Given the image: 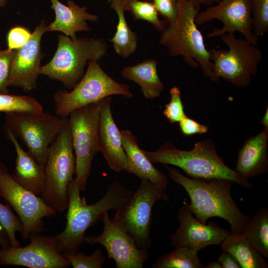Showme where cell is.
Here are the masks:
<instances>
[{"label": "cell", "instance_id": "27", "mask_svg": "<svg viewBox=\"0 0 268 268\" xmlns=\"http://www.w3.org/2000/svg\"><path fill=\"white\" fill-rule=\"evenodd\" d=\"M152 268H204L198 252L185 247H175L168 254L160 256Z\"/></svg>", "mask_w": 268, "mask_h": 268}, {"label": "cell", "instance_id": "24", "mask_svg": "<svg viewBox=\"0 0 268 268\" xmlns=\"http://www.w3.org/2000/svg\"><path fill=\"white\" fill-rule=\"evenodd\" d=\"M222 250L231 254L241 268H268L264 257L252 246L244 233L230 232L220 245Z\"/></svg>", "mask_w": 268, "mask_h": 268}, {"label": "cell", "instance_id": "26", "mask_svg": "<svg viewBox=\"0 0 268 268\" xmlns=\"http://www.w3.org/2000/svg\"><path fill=\"white\" fill-rule=\"evenodd\" d=\"M244 234L252 246L263 257L268 258V209L261 207L250 219Z\"/></svg>", "mask_w": 268, "mask_h": 268}, {"label": "cell", "instance_id": "43", "mask_svg": "<svg viewBox=\"0 0 268 268\" xmlns=\"http://www.w3.org/2000/svg\"><path fill=\"white\" fill-rule=\"evenodd\" d=\"M6 0H0V7H1L5 4Z\"/></svg>", "mask_w": 268, "mask_h": 268}, {"label": "cell", "instance_id": "6", "mask_svg": "<svg viewBox=\"0 0 268 268\" xmlns=\"http://www.w3.org/2000/svg\"><path fill=\"white\" fill-rule=\"evenodd\" d=\"M45 170V187L40 197L57 213H64L68 204V186L75 171L68 120L48 149Z\"/></svg>", "mask_w": 268, "mask_h": 268}, {"label": "cell", "instance_id": "31", "mask_svg": "<svg viewBox=\"0 0 268 268\" xmlns=\"http://www.w3.org/2000/svg\"><path fill=\"white\" fill-rule=\"evenodd\" d=\"M73 268H101L106 258L100 248L86 255L79 251L75 254H63Z\"/></svg>", "mask_w": 268, "mask_h": 268}, {"label": "cell", "instance_id": "5", "mask_svg": "<svg viewBox=\"0 0 268 268\" xmlns=\"http://www.w3.org/2000/svg\"><path fill=\"white\" fill-rule=\"evenodd\" d=\"M107 52V44L103 39L85 37L73 40L59 35L55 55L49 63L41 67L40 74L60 81L67 88L72 89L84 75L87 63L98 61Z\"/></svg>", "mask_w": 268, "mask_h": 268}, {"label": "cell", "instance_id": "38", "mask_svg": "<svg viewBox=\"0 0 268 268\" xmlns=\"http://www.w3.org/2000/svg\"><path fill=\"white\" fill-rule=\"evenodd\" d=\"M218 262L220 264L221 268H241L237 260L226 251H223L218 258Z\"/></svg>", "mask_w": 268, "mask_h": 268}, {"label": "cell", "instance_id": "21", "mask_svg": "<svg viewBox=\"0 0 268 268\" xmlns=\"http://www.w3.org/2000/svg\"><path fill=\"white\" fill-rule=\"evenodd\" d=\"M50 0L55 19L47 26V31H60L73 40L76 38V32L90 30L87 21L99 19L96 15L88 13L86 6H79L72 0H68L67 5L59 0Z\"/></svg>", "mask_w": 268, "mask_h": 268}, {"label": "cell", "instance_id": "1", "mask_svg": "<svg viewBox=\"0 0 268 268\" xmlns=\"http://www.w3.org/2000/svg\"><path fill=\"white\" fill-rule=\"evenodd\" d=\"M165 167L168 177L188 193V206L200 221L205 224L209 218L218 217L230 224L231 233H244L250 217L242 212L232 197L234 182L220 178H188L175 168L168 165Z\"/></svg>", "mask_w": 268, "mask_h": 268}, {"label": "cell", "instance_id": "39", "mask_svg": "<svg viewBox=\"0 0 268 268\" xmlns=\"http://www.w3.org/2000/svg\"><path fill=\"white\" fill-rule=\"evenodd\" d=\"M0 245L1 247L10 246L8 234L0 222Z\"/></svg>", "mask_w": 268, "mask_h": 268}, {"label": "cell", "instance_id": "40", "mask_svg": "<svg viewBox=\"0 0 268 268\" xmlns=\"http://www.w3.org/2000/svg\"><path fill=\"white\" fill-rule=\"evenodd\" d=\"M195 7L199 10L201 5H213L214 3H218L220 0H191Z\"/></svg>", "mask_w": 268, "mask_h": 268}, {"label": "cell", "instance_id": "8", "mask_svg": "<svg viewBox=\"0 0 268 268\" xmlns=\"http://www.w3.org/2000/svg\"><path fill=\"white\" fill-rule=\"evenodd\" d=\"M220 37L228 49L209 50L213 65L211 81L222 78L237 87L248 86L263 59L261 50L245 38H237L234 33H225Z\"/></svg>", "mask_w": 268, "mask_h": 268}, {"label": "cell", "instance_id": "9", "mask_svg": "<svg viewBox=\"0 0 268 268\" xmlns=\"http://www.w3.org/2000/svg\"><path fill=\"white\" fill-rule=\"evenodd\" d=\"M159 201H169L167 186L141 179L138 189L116 211L113 218L133 238L140 249L147 251L151 246L152 209Z\"/></svg>", "mask_w": 268, "mask_h": 268}, {"label": "cell", "instance_id": "30", "mask_svg": "<svg viewBox=\"0 0 268 268\" xmlns=\"http://www.w3.org/2000/svg\"><path fill=\"white\" fill-rule=\"evenodd\" d=\"M0 222L8 234L10 246H20L15 234L16 232L22 234L23 231L22 223L18 215L14 213L10 206L7 203L3 204L0 200Z\"/></svg>", "mask_w": 268, "mask_h": 268}, {"label": "cell", "instance_id": "29", "mask_svg": "<svg viewBox=\"0 0 268 268\" xmlns=\"http://www.w3.org/2000/svg\"><path fill=\"white\" fill-rule=\"evenodd\" d=\"M43 111L41 104L33 97L9 93L0 94V112L39 113Z\"/></svg>", "mask_w": 268, "mask_h": 268}, {"label": "cell", "instance_id": "14", "mask_svg": "<svg viewBox=\"0 0 268 268\" xmlns=\"http://www.w3.org/2000/svg\"><path fill=\"white\" fill-rule=\"evenodd\" d=\"M29 239L30 243L24 247H1L0 266L30 268H67L70 266L56 247L52 236L33 233Z\"/></svg>", "mask_w": 268, "mask_h": 268}, {"label": "cell", "instance_id": "18", "mask_svg": "<svg viewBox=\"0 0 268 268\" xmlns=\"http://www.w3.org/2000/svg\"><path fill=\"white\" fill-rule=\"evenodd\" d=\"M112 97L101 100L98 124L99 152L102 153L110 167L115 172H128V162L122 146L120 131L113 117Z\"/></svg>", "mask_w": 268, "mask_h": 268}, {"label": "cell", "instance_id": "23", "mask_svg": "<svg viewBox=\"0 0 268 268\" xmlns=\"http://www.w3.org/2000/svg\"><path fill=\"white\" fill-rule=\"evenodd\" d=\"M157 66L156 60L147 59L136 65L124 67L121 70V75L124 79L137 84L146 99H153L159 97L165 89Z\"/></svg>", "mask_w": 268, "mask_h": 268}, {"label": "cell", "instance_id": "42", "mask_svg": "<svg viewBox=\"0 0 268 268\" xmlns=\"http://www.w3.org/2000/svg\"><path fill=\"white\" fill-rule=\"evenodd\" d=\"M204 268H221L220 264L218 261H210L206 265H204Z\"/></svg>", "mask_w": 268, "mask_h": 268}, {"label": "cell", "instance_id": "3", "mask_svg": "<svg viewBox=\"0 0 268 268\" xmlns=\"http://www.w3.org/2000/svg\"><path fill=\"white\" fill-rule=\"evenodd\" d=\"M144 152L152 163L177 166L190 178L225 179L249 189L254 188L248 180L225 164L210 138L196 142L190 150L180 149L171 142H166L155 151Z\"/></svg>", "mask_w": 268, "mask_h": 268}, {"label": "cell", "instance_id": "12", "mask_svg": "<svg viewBox=\"0 0 268 268\" xmlns=\"http://www.w3.org/2000/svg\"><path fill=\"white\" fill-rule=\"evenodd\" d=\"M15 211L23 227L21 237L29 238L33 233L45 229L43 219L54 216L57 212L46 204L40 197L24 188L12 178L6 166L0 161V198Z\"/></svg>", "mask_w": 268, "mask_h": 268}, {"label": "cell", "instance_id": "35", "mask_svg": "<svg viewBox=\"0 0 268 268\" xmlns=\"http://www.w3.org/2000/svg\"><path fill=\"white\" fill-rule=\"evenodd\" d=\"M32 33L22 26H15L11 28L7 36L8 49L15 50L24 45L30 38Z\"/></svg>", "mask_w": 268, "mask_h": 268}, {"label": "cell", "instance_id": "22", "mask_svg": "<svg viewBox=\"0 0 268 268\" xmlns=\"http://www.w3.org/2000/svg\"><path fill=\"white\" fill-rule=\"evenodd\" d=\"M122 146L128 162V172L140 179H146L152 183L167 186L168 177L156 169L138 145L135 136L129 130L120 131Z\"/></svg>", "mask_w": 268, "mask_h": 268}, {"label": "cell", "instance_id": "25", "mask_svg": "<svg viewBox=\"0 0 268 268\" xmlns=\"http://www.w3.org/2000/svg\"><path fill=\"white\" fill-rule=\"evenodd\" d=\"M110 7L118 17L116 31L110 40L116 54L127 58L134 54L137 46V36L129 26L125 16L127 0H110Z\"/></svg>", "mask_w": 268, "mask_h": 268}, {"label": "cell", "instance_id": "34", "mask_svg": "<svg viewBox=\"0 0 268 268\" xmlns=\"http://www.w3.org/2000/svg\"><path fill=\"white\" fill-rule=\"evenodd\" d=\"M14 50L0 47V94L8 93L10 68Z\"/></svg>", "mask_w": 268, "mask_h": 268}, {"label": "cell", "instance_id": "11", "mask_svg": "<svg viewBox=\"0 0 268 268\" xmlns=\"http://www.w3.org/2000/svg\"><path fill=\"white\" fill-rule=\"evenodd\" d=\"M100 102L77 109L69 115L72 147L75 157L74 180L85 191L93 159L99 152L98 124Z\"/></svg>", "mask_w": 268, "mask_h": 268}, {"label": "cell", "instance_id": "4", "mask_svg": "<svg viewBox=\"0 0 268 268\" xmlns=\"http://www.w3.org/2000/svg\"><path fill=\"white\" fill-rule=\"evenodd\" d=\"M198 12L191 0H178L177 17L161 32L159 42L171 56H181L191 68L200 67L203 74L211 80L213 65L209 50L195 21Z\"/></svg>", "mask_w": 268, "mask_h": 268}, {"label": "cell", "instance_id": "10", "mask_svg": "<svg viewBox=\"0 0 268 268\" xmlns=\"http://www.w3.org/2000/svg\"><path fill=\"white\" fill-rule=\"evenodd\" d=\"M68 120L49 112L5 113L4 129L19 138L28 152L45 164L48 149Z\"/></svg>", "mask_w": 268, "mask_h": 268}, {"label": "cell", "instance_id": "15", "mask_svg": "<svg viewBox=\"0 0 268 268\" xmlns=\"http://www.w3.org/2000/svg\"><path fill=\"white\" fill-rule=\"evenodd\" d=\"M102 221L103 230L98 236L85 237L90 245L100 244L106 249L107 257L113 260L117 268H142L148 259L147 251L139 249L133 238L106 212Z\"/></svg>", "mask_w": 268, "mask_h": 268}, {"label": "cell", "instance_id": "17", "mask_svg": "<svg viewBox=\"0 0 268 268\" xmlns=\"http://www.w3.org/2000/svg\"><path fill=\"white\" fill-rule=\"evenodd\" d=\"M177 217L179 226L169 237L170 244L174 248L185 247L198 252L209 245L220 246L230 233L214 221L207 224L200 221L194 217L187 203L180 208Z\"/></svg>", "mask_w": 268, "mask_h": 268}, {"label": "cell", "instance_id": "37", "mask_svg": "<svg viewBox=\"0 0 268 268\" xmlns=\"http://www.w3.org/2000/svg\"><path fill=\"white\" fill-rule=\"evenodd\" d=\"M180 129L186 136L194 134H203L208 132V127L200 124L186 116L179 122Z\"/></svg>", "mask_w": 268, "mask_h": 268}, {"label": "cell", "instance_id": "20", "mask_svg": "<svg viewBox=\"0 0 268 268\" xmlns=\"http://www.w3.org/2000/svg\"><path fill=\"white\" fill-rule=\"evenodd\" d=\"M5 137L13 144L16 153L13 179L20 186L37 196L44 190L45 164L38 162L21 147L17 138L8 130L4 129Z\"/></svg>", "mask_w": 268, "mask_h": 268}, {"label": "cell", "instance_id": "7", "mask_svg": "<svg viewBox=\"0 0 268 268\" xmlns=\"http://www.w3.org/2000/svg\"><path fill=\"white\" fill-rule=\"evenodd\" d=\"M114 95L133 98L128 84L119 82L107 74L98 61L91 60L84 75L70 91L59 90L53 95L56 115L68 117L73 111Z\"/></svg>", "mask_w": 268, "mask_h": 268}, {"label": "cell", "instance_id": "19", "mask_svg": "<svg viewBox=\"0 0 268 268\" xmlns=\"http://www.w3.org/2000/svg\"><path fill=\"white\" fill-rule=\"evenodd\" d=\"M268 128H264L244 143L238 153L235 171L244 179L268 171Z\"/></svg>", "mask_w": 268, "mask_h": 268}, {"label": "cell", "instance_id": "2", "mask_svg": "<svg viewBox=\"0 0 268 268\" xmlns=\"http://www.w3.org/2000/svg\"><path fill=\"white\" fill-rule=\"evenodd\" d=\"M80 190L74 178L68 188V204L65 229L52 236L53 241L62 254H75L85 242V232L90 227L102 221L110 210L117 211L130 198L133 192L117 181L112 182L103 196L94 203L88 204L80 196Z\"/></svg>", "mask_w": 268, "mask_h": 268}, {"label": "cell", "instance_id": "32", "mask_svg": "<svg viewBox=\"0 0 268 268\" xmlns=\"http://www.w3.org/2000/svg\"><path fill=\"white\" fill-rule=\"evenodd\" d=\"M252 28L254 34L263 36L268 31V0H253Z\"/></svg>", "mask_w": 268, "mask_h": 268}, {"label": "cell", "instance_id": "36", "mask_svg": "<svg viewBox=\"0 0 268 268\" xmlns=\"http://www.w3.org/2000/svg\"><path fill=\"white\" fill-rule=\"evenodd\" d=\"M178 1V0H153L152 1L167 25L173 22L177 17Z\"/></svg>", "mask_w": 268, "mask_h": 268}, {"label": "cell", "instance_id": "13", "mask_svg": "<svg viewBox=\"0 0 268 268\" xmlns=\"http://www.w3.org/2000/svg\"><path fill=\"white\" fill-rule=\"evenodd\" d=\"M252 0H220L216 5L198 12L195 23L201 25L214 19L219 20L223 24L222 28H214L207 34V38L220 37L225 33L238 31L246 40L257 45L258 38L254 34L252 28Z\"/></svg>", "mask_w": 268, "mask_h": 268}, {"label": "cell", "instance_id": "41", "mask_svg": "<svg viewBox=\"0 0 268 268\" xmlns=\"http://www.w3.org/2000/svg\"><path fill=\"white\" fill-rule=\"evenodd\" d=\"M260 123L262 125L264 128H268V108H267V109L265 111V113L263 116Z\"/></svg>", "mask_w": 268, "mask_h": 268}, {"label": "cell", "instance_id": "16", "mask_svg": "<svg viewBox=\"0 0 268 268\" xmlns=\"http://www.w3.org/2000/svg\"><path fill=\"white\" fill-rule=\"evenodd\" d=\"M46 22L42 21L32 33L29 40L15 50L11 62L8 86H13L28 92L35 89L40 74L43 54L41 40L47 32Z\"/></svg>", "mask_w": 268, "mask_h": 268}, {"label": "cell", "instance_id": "28", "mask_svg": "<svg viewBox=\"0 0 268 268\" xmlns=\"http://www.w3.org/2000/svg\"><path fill=\"white\" fill-rule=\"evenodd\" d=\"M126 10L129 11L135 20L140 19L150 23L158 31L162 32L167 26L152 1L127 0Z\"/></svg>", "mask_w": 268, "mask_h": 268}, {"label": "cell", "instance_id": "33", "mask_svg": "<svg viewBox=\"0 0 268 268\" xmlns=\"http://www.w3.org/2000/svg\"><path fill=\"white\" fill-rule=\"evenodd\" d=\"M170 100L165 106L163 115L172 124L179 123L187 115L182 101L180 89L177 86L172 87L169 91Z\"/></svg>", "mask_w": 268, "mask_h": 268}]
</instances>
